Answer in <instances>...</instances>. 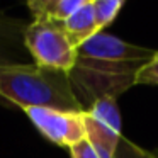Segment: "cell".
Returning <instances> with one entry per match:
<instances>
[{
	"mask_svg": "<svg viewBox=\"0 0 158 158\" xmlns=\"http://www.w3.org/2000/svg\"><path fill=\"white\" fill-rule=\"evenodd\" d=\"M155 53L102 31L78 46L77 63L68 78L82 110L104 97L117 99L136 85L138 73Z\"/></svg>",
	"mask_w": 158,
	"mask_h": 158,
	"instance_id": "1",
	"label": "cell"
},
{
	"mask_svg": "<svg viewBox=\"0 0 158 158\" xmlns=\"http://www.w3.org/2000/svg\"><path fill=\"white\" fill-rule=\"evenodd\" d=\"M0 97L24 110L31 107L82 110L73 95L68 73L38 65H0Z\"/></svg>",
	"mask_w": 158,
	"mask_h": 158,
	"instance_id": "2",
	"label": "cell"
},
{
	"mask_svg": "<svg viewBox=\"0 0 158 158\" xmlns=\"http://www.w3.org/2000/svg\"><path fill=\"white\" fill-rule=\"evenodd\" d=\"M24 46L41 68L70 73L77 63V48L58 22L32 21L24 29Z\"/></svg>",
	"mask_w": 158,
	"mask_h": 158,
	"instance_id": "3",
	"label": "cell"
},
{
	"mask_svg": "<svg viewBox=\"0 0 158 158\" xmlns=\"http://www.w3.org/2000/svg\"><path fill=\"white\" fill-rule=\"evenodd\" d=\"M83 126H85V139L90 141V144L100 156H116L117 146L123 139L117 99L104 97L94 102L87 110H83Z\"/></svg>",
	"mask_w": 158,
	"mask_h": 158,
	"instance_id": "4",
	"label": "cell"
},
{
	"mask_svg": "<svg viewBox=\"0 0 158 158\" xmlns=\"http://www.w3.org/2000/svg\"><path fill=\"white\" fill-rule=\"evenodd\" d=\"M34 127L48 141L60 146H73L85 139L83 110H60L53 107H31L24 110Z\"/></svg>",
	"mask_w": 158,
	"mask_h": 158,
	"instance_id": "5",
	"label": "cell"
},
{
	"mask_svg": "<svg viewBox=\"0 0 158 158\" xmlns=\"http://www.w3.org/2000/svg\"><path fill=\"white\" fill-rule=\"evenodd\" d=\"M61 26L65 29V32L68 34L70 41L75 44V48L82 46L85 41L94 38L97 32H100L99 26H97L92 0H83V4Z\"/></svg>",
	"mask_w": 158,
	"mask_h": 158,
	"instance_id": "6",
	"label": "cell"
},
{
	"mask_svg": "<svg viewBox=\"0 0 158 158\" xmlns=\"http://www.w3.org/2000/svg\"><path fill=\"white\" fill-rule=\"evenodd\" d=\"M82 4L83 0H32L27 9L34 21L63 24Z\"/></svg>",
	"mask_w": 158,
	"mask_h": 158,
	"instance_id": "7",
	"label": "cell"
},
{
	"mask_svg": "<svg viewBox=\"0 0 158 158\" xmlns=\"http://www.w3.org/2000/svg\"><path fill=\"white\" fill-rule=\"evenodd\" d=\"M92 4L99 31H102L117 17L119 10L124 5V0H92Z\"/></svg>",
	"mask_w": 158,
	"mask_h": 158,
	"instance_id": "8",
	"label": "cell"
},
{
	"mask_svg": "<svg viewBox=\"0 0 158 158\" xmlns=\"http://www.w3.org/2000/svg\"><path fill=\"white\" fill-rule=\"evenodd\" d=\"M114 158H158V150H155V151L143 150V148L131 143L127 138L123 136Z\"/></svg>",
	"mask_w": 158,
	"mask_h": 158,
	"instance_id": "9",
	"label": "cell"
},
{
	"mask_svg": "<svg viewBox=\"0 0 158 158\" xmlns=\"http://www.w3.org/2000/svg\"><path fill=\"white\" fill-rule=\"evenodd\" d=\"M136 83L141 85H158V51L138 73Z\"/></svg>",
	"mask_w": 158,
	"mask_h": 158,
	"instance_id": "10",
	"label": "cell"
},
{
	"mask_svg": "<svg viewBox=\"0 0 158 158\" xmlns=\"http://www.w3.org/2000/svg\"><path fill=\"white\" fill-rule=\"evenodd\" d=\"M70 153H72V158H102L89 139H82L80 143L70 146Z\"/></svg>",
	"mask_w": 158,
	"mask_h": 158,
	"instance_id": "11",
	"label": "cell"
},
{
	"mask_svg": "<svg viewBox=\"0 0 158 158\" xmlns=\"http://www.w3.org/2000/svg\"><path fill=\"white\" fill-rule=\"evenodd\" d=\"M14 56H12L10 51H7V49H4V46L0 44V65H9V63H15L14 61Z\"/></svg>",
	"mask_w": 158,
	"mask_h": 158,
	"instance_id": "12",
	"label": "cell"
}]
</instances>
